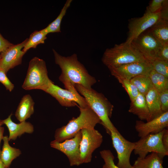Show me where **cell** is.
Segmentation results:
<instances>
[{
    "label": "cell",
    "mask_w": 168,
    "mask_h": 168,
    "mask_svg": "<svg viewBox=\"0 0 168 168\" xmlns=\"http://www.w3.org/2000/svg\"><path fill=\"white\" fill-rule=\"evenodd\" d=\"M0 168H7L5 166L4 163L0 158ZM8 168H10L9 167Z\"/></svg>",
    "instance_id": "obj_38"
},
{
    "label": "cell",
    "mask_w": 168,
    "mask_h": 168,
    "mask_svg": "<svg viewBox=\"0 0 168 168\" xmlns=\"http://www.w3.org/2000/svg\"><path fill=\"white\" fill-rule=\"evenodd\" d=\"M150 63L153 70L168 78V61L156 58Z\"/></svg>",
    "instance_id": "obj_28"
},
{
    "label": "cell",
    "mask_w": 168,
    "mask_h": 168,
    "mask_svg": "<svg viewBox=\"0 0 168 168\" xmlns=\"http://www.w3.org/2000/svg\"><path fill=\"white\" fill-rule=\"evenodd\" d=\"M149 74L139 75L130 80L137 88L139 93L145 96L149 90L153 87Z\"/></svg>",
    "instance_id": "obj_25"
},
{
    "label": "cell",
    "mask_w": 168,
    "mask_h": 168,
    "mask_svg": "<svg viewBox=\"0 0 168 168\" xmlns=\"http://www.w3.org/2000/svg\"><path fill=\"white\" fill-rule=\"evenodd\" d=\"M82 135L81 131L77 133L72 138L62 142L54 140L50 145L65 154L69 160L71 166H78L81 165L80 146Z\"/></svg>",
    "instance_id": "obj_12"
},
{
    "label": "cell",
    "mask_w": 168,
    "mask_h": 168,
    "mask_svg": "<svg viewBox=\"0 0 168 168\" xmlns=\"http://www.w3.org/2000/svg\"><path fill=\"white\" fill-rule=\"evenodd\" d=\"M148 30L162 45L168 43V20L161 19Z\"/></svg>",
    "instance_id": "obj_22"
},
{
    "label": "cell",
    "mask_w": 168,
    "mask_h": 168,
    "mask_svg": "<svg viewBox=\"0 0 168 168\" xmlns=\"http://www.w3.org/2000/svg\"><path fill=\"white\" fill-rule=\"evenodd\" d=\"M117 79L127 92L131 101L134 100L139 94L136 86L130 80L122 79Z\"/></svg>",
    "instance_id": "obj_27"
},
{
    "label": "cell",
    "mask_w": 168,
    "mask_h": 168,
    "mask_svg": "<svg viewBox=\"0 0 168 168\" xmlns=\"http://www.w3.org/2000/svg\"><path fill=\"white\" fill-rule=\"evenodd\" d=\"M13 44L5 39L0 33V54Z\"/></svg>",
    "instance_id": "obj_34"
},
{
    "label": "cell",
    "mask_w": 168,
    "mask_h": 168,
    "mask_svg": "<svg viewBox=\"0 0 168 168\" xmlns=\"http://www.w3.org/2000/svg\"><path fill=\"white\" fill-rule=\"evenodd\" d=\"M163 158L155 152L151 153L143 158L138 157L132 166V168H164Z\"/></svg>",
    "instance_id": "obj_19"
},
{
    "label": "cell",
    "mask_w": 168,
    "mask_h": 168,
    "mask_svg": "<svg viewBox=\"0 0 168 168\" xmlns=\"http://www.w3.org/2000/svg\"><path fill=\"white\" fill-rule=\"evenodd\" d=\"M43 30L35 31L30 35L22 51L25 53L31 48H35L37 46L40 44H43L46 39L47 35Z\"/></svg>",
    "instance_id": "obj_24"
},
{
    "label": "cell",
    "mask_w": 168,
    "mask_h": 168,
    "mask_svg": "<svg viewBox=\"0 0 168 168\" xmlns=\"http://www.w3.org/2000/svg\"><path fill=\"white\" fill-rule=\"evenodd\" d=\"M160 12L161 15V19L168 20V1L167 0H164Z\"/></svg>",
    "instance_id": "obj_35"
},
{
    "label": "cell",
    "mask_w": 168,
    "mask_h": 168,
    "mask_svg": "<svg viewBox=\"0 0 168 168\" xmlns=\"http://www.w3.org/2000/svg\"><path fill=\"white\" fill-rule=\"evenodd\" d=\"M55 61L61 70L59 80L63 84L70 82L75 86L79 84L90 89L96 80L90 75L84 66L78 60L77 55L73 54L69 56H63L53 49Z\"/></svg>",
    "instance_id": "obj_1"
},
{
    "label": "cell",
    "mask_w": 168,
    "mask_h": 168,
    "mask_svg": "<svg viewBox=\"0 0 168 168\" xmlns=\"http://www.w3.org/2000/svg\"><path fill=\"white\" fill-rule=\"evenodd\" d=\"M145 96L149 112L150 121L162 113L161 109L159 93L152 87Z\"/></svg>",
    "instance_id": "obj_20"
},
{
    "label": "cell",
    "mask_w": 168,
    "mask_h": 168,
    "mask_svg": "<svg viewBox=\"0 0 168 168\" xmlns=\"http://www.w3.org/2000/svg\"><path fill=\"white\" fill-rule=\"evenodd\" d=\"M100 154L104 161L102 168H119L114 163V157L110 150H104Z\"/></svg>",
    "instance_id": "obj_29"
},
{
    "label": "cell",
    "mask_w": 168,
    "mask_h": 168,
    "mask_svg": "<svg viewBox=\"0 0 168 168\" xmlns=\"http://www.w3.org/2000/svg\"><path fill=\"white\" fill-rule=\"evenodd\" d=\"M164 0H152L147 8V10L152 13L160 12Z\"/></svg>",
    "instance_id": "obj_32"
},
{
    "label": "cell",
    "mask_w": 168,
    "mask_h": 168,
    "mask_svg": "<svg viewBox=\"0 0 168 168\" xmlns=\"http://www.w3.org/2000/svg\"><path fill=\"white\" fill-rule=\"evenodd\" d=\"M132 45L150 63L157 58L163 45L147 29L131 42Z\"/></svg>",
    "instance_id": "obj_9"
},
{
    "label": "cell",
    "mask_w": 168,
    "mask_h": 168,
    "mask_svg": "<svg viewBox=\"0 0 168 168\" xmlns=\"http://www.w3.org/2000/svg\"><path fill=\"white\" fill-rule=\"evenodd\" d=\"M161 19L160 12L152 13L146 9L143 16L130 19L128 36L126 41L131 43L142 33L149 29Z\"/></svg>",
    "instance_id": "obj_10"
},
{
    "label": "cell",
    "mask_w": 168,
    "mask_h": 168,
    "mask_svg": "<svg viewBox=\"0 0 168 168\" xmlns=\"http://www.w3.org/2000/svg\"><path fill=\"white\" fill-rule=\"evenodd\" d=\"M82 135L80 146L81 164L91 161L92 154L100 147L103 140V136L95 128H84L81 130Z\"/></svg>",
    "instance_id": "obj_7"
},
{
    "label": "cell",
    "mask_w": 168,
    "mask_h": 168,
    "mask_svg": "<svg viewBox=\"0 0 168 168\" xmlns=\"http://www.w3.org/2000/svg\"><path fill=\"white\" fill-rule=\"evenodd\" d=\"M3 124L2 122V120H0V126H1Z\"/></svg>",
    "instance_id": "obj_39"
},
{
    "label": "cell",
    "mask_w": 168,
    "mask_h": 168,
    "mask_svg": "<svg viewBox=\"0 0 168 168\" xmlns=\"http://www.w3.org/2000/svg\"><path fill=\"white\" fill-rule=\"evenodd\" d=\"M80 114L77 118H73L67 125L57 129L54 134L55 141L62 142L73 137L79 131L84 128L93 129L101 121L90 107H79Z\"/></svg>",
    "instance_id": "obj_3"
},
{
    "label": "cell",
    "mask_w": 168,
    "mask_h": 168,
    "mask_svg": "<svg viewBox=\"0 0 168 168\" xmlns=\"http://www.w3.org/2000/svg\"><path fill=\"white\" fill-rule=\"evenodd\" d=\"M128 111L138 116L141 120L150 121V114L145 96L139 93L131 101Z\"/></svg>",
    "instance_id": "obj_17"
},
{
    "label": "cell",
    "mask_w": 168,
    "mask_h": 168,
    "mask_svg": "<svg viewBox=\"0 0 168 168\" xmlns=\"http://www.w3.org/2000/svg\"><path fill=\"white\" fill-rule=\"evenodd\" d=\"M149 76L153 87L159 93L168 89V78L153 69L150 72Z\"/></svg>",
    "instance_id": "obj_26"
},
{
    "label": "cell",
    "mask_w": 168,
    "mask_h": 168,
    "mask_svg": "<svg viewBox=\"0 0 168 168\" xmlns=\"http://www.w3.org/2000/svg\"><path fill=\"white\" fill-rule=\"evenodd\" d=\"M112 144L115 150L118 159L116 165L119 168H132L130 157L134 147V142L124 138L119 132H110Z\"/></svg>",
    "instance_id": "obj_11"
},
{
    "label": "cell",
    "mask_w": 168,
    "mask_h": 168,
    "mask_svg": "<svg viewBox=\"0 0 168 168\" xmlns=\"http://www.w3.org/2000/svg\"></svg>",
    "instance_id": "obj_40"
},
{
    "label": "cell",
    "mask_w": 168,
    "mask_h": 168,
    "mask_svg": "<svg viewBox=\"0 0 168 168\" xmlns=\"http://www.w3.org/2000/svg\"><path fill=\"white\" fill-rule=\"evenodd\" d=\"M168 127V111L146 123L137 120L135 128L138 136L141 138L149 134L159 133Z\"/></svg>",
    "instance_id": "obj_15"
},
{
    "label": "cell",
    "mask_w": 168,
    "mask_h": 168,
    "mask_svg": "<svg viewBox=\"0 0 168 168\" xmlns=\"http://www.w3.org/2000/svg\"><path fill=\"white\" fill-rule=\"evenodd\" d=\"M164 130L159 133L149 134L141 138L135 142L133 151L134 154L142 158L146 156L149 153L153 152L158 154L163 157L167 156L168 152L164 148L162 143Z\"/></svg>",
    "instance_id": "obj_8"
},
{
    "label": "cell",
    "mask_w": 168,
    "mask_h": 168,
    "mask_svg": "<svg viewBox=\"0 0 168 168\" xmlns=\"http://www.w3.org/2000/svg\"><path fill=\"white\" fill-rule=\"evenodd\" d=\"M102 61L110 69L131 63L148 60L131 43L125 41L120 44H116L112 48L107 49Z\"/></svg>",
    "instance_id": "obj_4"
},
{
    "label": "cell",
    "mask_w": 168,
    "mask_h": 168,
    "mask_svg": "<svg viewBox=\"0 0 168 168\" xmlns=\"http://www.w3.org/2000/svg\"><path fill=\"white\" fill-rule=\"evenodd\" d=\"M6 73L0 68V82L5 86L7 90L11 92L14 88V86L7 77Z\"/></svg>",
    "instance_id": "obj_30"
},
{
    "label": "cell",
    "mask_w": 168,
    "mask_h": 168,
    "mask_svg": "<svg viewBox=\"0 0 168 168\" xmlns=\"http://www.w3.org/2000/svg\"><path fill=\"white\" fill-rule=\"evenodd\" d=\"M12 114H11L7 119L2 120L3 124L6 125L9 130V141L16 140L17 137H20L25 133H33L34 128L31 124L26 121L20 123H16L11 119Z\"/></svg>",
    "instance_id": "obj_16"
},
{
    "label": "cell",
    "mask_w": 168,
    "mask_h": 168,
    "mask_svg": "<svg viewBox=\"0 0 168 168\" xmlns=\"http://www.w3.org/2000/svg\"><path fill=\"white\" fill-rule=\"evenodd\" d=\"M34 104L30 95L26 94L23 96L15 113L16 118L20 122L25 121L34 113Z\"/></svg>",
    "instance_id": "obj_18"
},
{
    "label": "cell",
    "mask_w": 168,
    "mask_h": 168,
    "mask_svg": "<svg viewBox=\"0 0 168 168\" xmlns=\"http://www.w3.org/2000/svg\"><path fill=\"white\" fill-rule=\"evenodd\" d=\"M28 39L20 43L13 44L0 53V68L6 73L21 63L22 57L26 53L22 50Z\"/></svg>",
    "instance_id": "obj_14"
},
{
    "label": "cell",
    "mask_w": 168,
    "mask_h": 168,
    "mask_svg": "<svg viewBox=\"0 0 168 168\" xmlns=\"http://www.w3.org/2000/svg\"><path fill=\"white\" fill-rule=\"evenodd\" d=\"M72 1V0H67L57 17L46 28L43 29L46 34L61 32L60 26L62 20L65 16L67 10L70 6Z\"/></svg>",
    "instance_id": "obj_23"
},
{
    "label": "cell",
    "mask_w": 168,
    "mask_h": 168,
    "mask_svg": "<svg viewBox=\"0 0 168 168\" xmlns=\"http://www.w3.org/2000/svg\"><path fill=\"white\" fill-rule=\"evenodd\" d=\"M53 82L48 77L44 61L36 57L31 59L22 88L26 90L39 89L44 91Z\"/></svg>",
    "instance_id": "obj_5"
},
{
    "label": "cell",
    "mask_w": 168,
    "mask_h": 168,
    "mask_svg": "<svg viewBox=\"0 0 168 168\" xmlns=\"http://www.w3.org/2000/svg\"><path fill=\"white\" fill-rule=\"evenodd\" d=\"M159 98L162 112L168 111V89L159 93Z\"/></svg>",
    "instance_id": "obj_31"
},
{
    "label": "cell",
    "mask_w": 168,
    "mask_h": 168,
    "mask_svg": "<svg viewBox=\"0 0 168 168\" xmlns=\"http://www.w3.org/2000/svg\"><path fill=\"white\" fill-rule=\"evenodd\" d=\"M3 144L1 151L0 158L6 167L8 168L13 160L21 154L20 149L11 146L9 143L8 137L3 136Z\"/></svg>",
    "instance_id": "obj_21"
},
{
    "label": "cell",
    "mask_w": 168,
    "mask_h": 168,
    "mask_svg": "<svg viewBox=\"0 0 168 168\" xmlns=\"http://www.w3.org/2000/svg\"><path fill=\"white\" fill-rule=\"evenodd\" d=\"M152 70L151 63L148 61L131 63L109 69L117 79L130 80L139 75L149 74Z\"/></svg>",
    "instance_id": "obj_13"
},
{
    "label": "cell",
    "mask_w": 168,
    "mask_h": 168,
    "mask_svg": "<svg viewBox=\"0 0 168 168\" xmlns=\"http://www.w3.org/2000/svg\"><path fill=\"white\" fill-rule=\"evenodd\" d=\"M76 89L85 99L87 102L101 120V124L106 132L110 135V132L119 131L110 120L114 106L102 93L92 88L86 89L79 84H76Z\"/></svg>",
    "instance_id": "obj_2"
},
{
    "label": "cell",
    "mask_w": 168,
    "mask_h": 168,
    "mask_svg": "<svg viewBox=\"0 0 168 168\" xmlns=\"http://www.w3.org/2000/svg\"><path fill=\"white\" fill-rule=\"evenodd\" d=\"M4 132V128L3 127L0 126V144L1 140L3 139V134ZM1 151L0 149V155Z\"/></svg>",
    "instance_id": "obj_37"
},
{
    "label": "cell",
    "mask_w": 168,
    "mask_h": 168,
    "mask_svg": "<svg viewBox=\"0 0 168 168\" xmlns=\"http://www.w3.org/2000/svg\"><path fill=\"white\" fill-rule=\"evenodd\" d=\"M156 58L168 61V43H166L163 45Z\"/></svg>",
    "instance_id": "obj_33"
},
{
    "label": "cell",
    "mask_w": 168,
    "mask_h": 168,
    "mask_svg": "<svg viewBox=\"0 0 168 168\" xmlns=\"http://www.w3.org/2000/svg\"><path fill=\"white\" fill-rule=\"evenodd\" d=\"M162 145L166 150L168 152V129L165 128L163 132L161 138Z\"/></svg>",
    "instance_id": "obj_36"
},
{
    "label": "cell",
    "mask_w": 168,
    "mask_h": 168,
    "mask_svg": "<svg viewBox=\"0 0 168 168\" xmlns=\"http://www.w3.org/2000/svg\"><path fill=\"white\" fill-rule=\"evenodd\" d=\"M63 89L52 82L44 91L54 97L63 106L86 108L90 107L85 99L81 96L75 86L70 82L63 84Z\"/></svg>",
    "instance_id": "obj_6"
}]
</instances>
